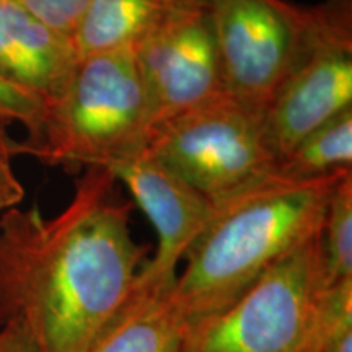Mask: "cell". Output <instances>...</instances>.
Wrapping results in <instances>:
<instances>
[{"label":"cell","mask_w":352,"mask_h":352,"mask_svg":"<svg viewBox=\"0 0 352 352\" xmlns=\"http://www.w3.org/2000/svg\"><path fill=\"white\" fill-rule=\"evenodd\" d=\"M15 2L44 25L74 38L88 0H15Z\"/></svg>","instance_id":"cell-16"},{"label":"cell","mask_w":352,"mask_h":352,"mask_svg":"<svg viewBox=\"0 0 352 352\" xmlns=\"http://www.w3.org/2000/svg\"><path fill=\"white\" fill-rule=\"evenodd\" d=\"M347 300L352 283L333 280L320 233L226 308L184 328L178 352H320Z\"/></svg>","instance_id":"cell-3"},{"label":"cell","mask_w":352,"mask_h":352,"mask_svg":"<svg viewBox=\"0 0 352 352\" xmlns=\"http://www.w3.org/2000/svg\"><path fill=\"white\" fill-rule=\"evenodd\" d=\"M210 16L223 90L264 109L296 63L310 7L287 0H215Z\"/></svg>","instance_id":"cell-7"},{"label":"cell","mask_w":352,"mask_h":352,"mask_svg":"<svg viewBox=\"0 0 352 352\" xmlns=\"http://www.w3.org/2000/svg\"><path fill=\"white\" fill-rule=\"evenodd\" d=\"M108 170L124 184L155 228L157 250L145 264L140 283L157 290H171L178 266L208 223L212 202L147 147Z\"/></svg>","instance_id":"cell-9"},{"label":"cell","mask_w":352,"mask_h":352,"mask_svg":"<svg viewBox=\"0 0 352 352\" xmlns=\"http://www.w3.org/2000/svg\"><path fill=\"white\" fill-rule=\"evenodd\" d=\"M0 352H39L32 333L21 323L0 327Z\"/></svg>","instance_id":"cell-19"},{"label":"cell","mask_w":352,"mask_h":352,"mask_svg":"<svg viewBox=\"0 0 352 352\" xmlns=\"http://www.w3.org/2000/svg\"><path fill=\"white\" fill-rule=\"evenodd\" d=\"M346 170H352V108L310 132L274 168L276 173L300 179Z\"/></svg>","instance_id":"cell-13"},{"label":"cell","mask_w":352,"mask_h":352,"mask_svg":"<svg viewBox=\"0 0 352 352\" xmlns=\"http://www.w3.org/2000/svg\"><path fill=\"white\" fill-rule=\"evenodd\" d=\"M168 8L173 10H183V8H202L210 10L215 0H162Z\"/></svg>","instance_id":"cell-20"},{"label":"cell","mask_w":352,"mask_h":352,"mask_svg":"<svg viewBox=\"0 0 352 352\" xmlns=\"http://www.w3.org/2000/svg\"><path fill=\"white\" fill-rule=\"evenodd\" d=\"M46 109L39 96L13 85L0 76V116L8 121H19L28 129V135L38 129Z\"/></svg>","instance_id":"cell-15"},{"label":"cell","mask_w":352,"mask_h":352,"mask_svg":"<svg viewBox=\"0 0 352 352\" xmlns=\"http://www.w3.org/2000/svg\"><path fill=\"white\" fill-rule=\"evenodd\" d=\"M321 240L334 283H352V171L342 176L334 188Z\"/></svg>","instance_id":"cell-14"},{"label":"cell","mask_w":352,"mask_h":352,"mask_svg":"<svg viewBox=\"0 0 352 352\" xmlns=\"http://www.w3.org/2000/svg\"><path fill=\"white\" fill-rule=\"evenodd\" d=\"M349 171L308 179L271 171L212 202L170 290L184 327L226 308L272 263L318 236L334 188Z\"/></svg>","instance_id":"cell-2"},{"label":"cell","mask_w":352,"mask_h":352,"mask_svg":"<svg viewBox=\"0 0 352 352\" xmlns=\"http://www.w3.org/2000/svg\"><path fill=\"white\" fill-rule=\"evenodd\" d=\"M184 323L170 290L140 283L118 320L83 352H178Z\"/></svg>","instance_id":"cell-11"},{"label":"cell","mask_w":352,"mask_h":352,"mask_svg":"<svg viewBox=\"0 0 352 352\" xmlns=\"http://www.w3.org/2000/svg\"><path fill=\"white\" fill-rule=\"evenodd\" d=\"M147 148L184 182L217 202L277 166L263 108L227 91L157 122Z\"/></svg>","instance_id":"cell-5"},{"label":"cell","mask_w":352,"mask_h":352,"mask_svg":"<svg viewBox=\"0 0 352 352\" xmlns=\"http://www.w3.org/2000/svg\"><path fill=\"white\" fill-rule=\"evenodd\" d=\"M134 57L151 129L226 91L210 10L170 8Z\"/></svg>","instance_id":"cell-8"},{"label":"cell","mask_w":352,"mask_h":352,"mask_svg":"<svg viewBox=\"0 0 352 352\" xmlns=\"http://www.w3.org/2000/svg\"><path fill=\"white\" fill-rule=\"evenodd\" d=\"M131 202L103 166H88L54 217L0 215V327L21 323L39 352H83L135 294L148 246L131 232Z\"/></svg>","instance_id":"cell-1"},{"label":"cell","mask_w":352,"mask_h":352,"mask_svg":"<svg viewBox=\"0 0 352 352\" xmlns=\"http://www.w3.org/2000/svg\"><path fill=\"white\" fill-rule=\"evenodd\" d=\"M352 108V0L310 7L305 39L289 74L263 109L279 164L303 138Z\"/></svg>","instance_id":"cell-6"},{"label":"cell","mask_w":352,"mask_h":352,"mask_svg":"<svg viewBox=\"0 0 352 352\" xmlns=\"http://www.w3.org/2000/svg\"><path fill=\"white\" fill-rule=\"evenodd\" d=\"M148 132L134 50H122L82 59L38 129L15 142V153L50 166L109 168L147 147Z\"/></svg>","instance_id":"cell-4"},{"label":"cell","mask_w":352,"mask_h":352,"mask_svg":"<svg viewBox=\"0 0 352 352\" xmlns=\"http://www.w3.org/2000/svg\"><path fill=\"white\" fill-rule=\"evenodd\" d=\"M168 10L162 0H88L74 33L78 57L134 50Z\"/></svg>","instance_id":"cell-12"},{"label":"cell","mask_w":352,"mask_h":352,"mask_svg":"<svg viewBox=\"0 0 352 352\" xmlns=\"http://www.w3.org/2000/svg\"><path fill=\"white\" fill-rule=\"evenodd\" d=\"M320 352H352V300L341 307Z\"/></svg>","instance_id":"cell-18"},{"label":"cell","mask_w":352,"mask_h":352,"mask_svg":"<svg viewBox=\"0 0 352 352\" xmlns=\"http://www.w3.org/2000/svg\"><path fill=\"white\" fill-rule=\"evenodd\" d=\"M80 63L74 38L34 19L15 0H0V76L46 107L69 87Z\"/></svg>","instance_id":"cell-10"},{"label":"cell","mask_w":352,"mask_h":352,"mask_svg":"<svg viewBox=\"0 0 352 352\" xmlns=\"http://www.w3.org/2000/svg\"><path fill=\"white\" fill-rule=\"evenodd\" d=\"M10 121L0 116V215L16 208L25 197V188L13 168L15 142L8 134Z\"/></svg>","instance_id":"cell-17"}]
</instances>
